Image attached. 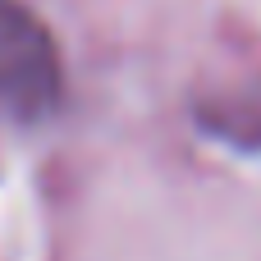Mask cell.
<instances>
[{"mask_svg": "<svg viewBox=\"0 0 261 261\" xmlns=\"http://www.w3.org/2000/svg\"><path fill=\"white\" fill-rule=\"evenodd\" d=\"M197 124L243 151H261V78H239V83H216L193 101Z\"/></svg>", "mask_w": 261, "mask_h": 261, "instance_id": "7a4b0ae2", "label": "cell"}, {"mask_svg": "<svg viewBox=\"0 0 261 261\" xmlns=\"http://www.w3.org/2000/svg\"><path fill=\"white\" fill-rule=\"evenodd\" d=\"M60 92L64 64L50 28L23 0H0V110L14 119H46Z\"/></svg>", "mask_w": 261, "mask_h": 261, "instance_id": "6da1fadb", "label": "cell"}]
</instances>
